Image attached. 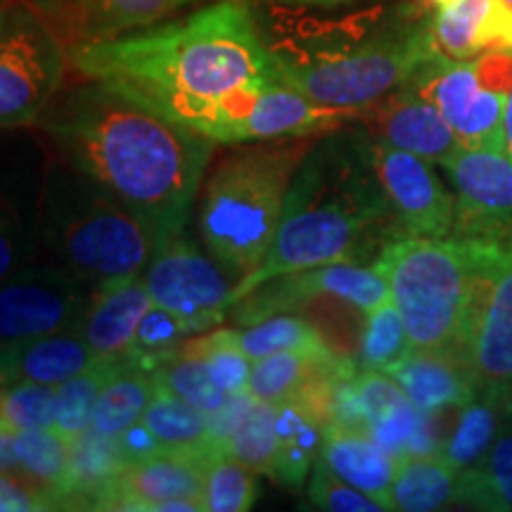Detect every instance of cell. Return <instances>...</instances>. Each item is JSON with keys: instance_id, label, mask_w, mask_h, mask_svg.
<instances>
[{"instance_id": "6da1fadb", "label": "cell", "mask_w": 512, "mask_h": 512, "mask_svg": "<svg viewBox=\"0 0 512 512\" xmlns=\"http://www.w3.org/2000/svg\"><path fill=\"white\" fill-rule=\"evenodd\" d=\"M83 79L100 81L162 117L233 145L268 83L283 81L266 34L240 0H216L176 22L67 50Z\"/></svg>"}, {"instance_id": "7a4b0ae2", "label": "cell", "mask_w": 512, "mask_h": 512, "mask_svg": "<svg viewBox=\"0 0 512 512\" xmlns=\"http://www.w3.org/2000/svg\"><path fill=\"white\" fill-rule=\"evenodd\" d=\"M55 155L159 230L185 228L216 143L100 81L57 91L36 121Z\"/></svg>"}, {"instance_id": "3957f363", "label": "cell", "mask_w": 512, "mask_h": 512, "mask_svg": "<svg viewBox=\"0 0 512 512\" xmlns=\"http://www.w3.org/2000/svg\"><path fill=\"white\" fill-rule=\"evenodd\" d=\"M399 235L406 233L377 181L368 131L323 133L292 178L271 249L235 283L230 306L278 275L377 259Z\"/></svg>"}, {"instance_id": "277c9868", "label": "cell", "mask_w": 512, "mask_h": 512, "mask_svg": "<svg viewBox=\"0 0 512 512\" xmlns=\"http://www.w3.org/2000/svg\"><path fill=\"white\" fill-rule=\"evenodd\" d=\"M266 41L287 86L344 110H366L387 98L437 55L432 15L420 3L294 15L278 38Z\"/></svg>"}, {"instance_id": "5b68a950", "label": "cell", "mask_w": 512, "mask_h": 512, "mask_svg": "<svg viewBox=\"0 0 512 512\" xmlns=\"http://www.w3.org/2000/svg\"><path fill=\"white\" fill-rule=\"evenodd\" d=\"M38 238L53 264L91 290L143 275L162 242L138 211L57 155L38 204Z\"/></svg>"}, {"instance_id": "8992f818", "label": "cell", "mask_w": 512, "mask_h": 512, "mask_svg": "<svg viewBox=\"0 0 512 512\" xmlns=\"http://www.w3.org/2000/svg\"><path fill=\"white\" fill-rule=\"evenodd\" d=\"M311 138L238 143L211 166L202 192L200 233L204 247L228 273L245 278L264 261Z\"/></svg>"}, {"instance_id": "52a82bcc", "label": "cell", "mask_w": 512, "mask_h": 512, "mask_svg": "<svg viewBox=\"0 0 512 512\" xmlns=\"http://www.w3.org/2000/svg\"><path fill=\"white\" fill-rule=\"evenodd\" d=\"M373 266L387 280L413 351H458L477 273L475 242L399 235Z\"/></svg>"}, {"instance_id": "ba28073f", "label": "cell", "mask_w": 512, "mask_h": 512, "mask_svg": "<svg viewBox=\"0 0 512 512\" xmlns=\"http://www.w3.org/2000/svg\"><path fill=\"white\" fill-rule=\"evenodd\" d=\"M67 48L27 0L0 15V131L31 126L62 88Z\"/></svg>"}, {"instance_id": "9c48e42d", "label": "cell", "mask_w": 512, "mask_h": 512, "mask_svg": "<svg viewBox=\"0 0 512 512\" xmlns=\"http://www.w3.org/2000/svg\"><path fill=\"white\" fill-rule=\"evenodd\" d=\"M477 245V273L458 354L482 389L512 392V247Z\"/></svg>"}, {"instance_id": "30bf717a", "label": "cell", "mask_w": 512, "mask_h": 512, "mask_svg": "<svg viewBox=\"0 0 512 512\" xmlns=\"http://www.w3.org/2000/svg\"><path fill=\"white\" fill-rule=\"evenodd\" d=\"M143 280L155 306L188 320L197 335L228 316L233 287L228 271L207 256L185 230L159 242Z\"/></svg>"}, {"instance_id": "8fae6325", "label": "cell", "mask_w": 512, "mask_h": 512, "mask_svg": "<svg viewBox=\"0 0 512 512\" xmlns=\"http://www.w3.org/2000/svg\"><path fill=\"white\" fill-rule=\"evenodd\" d=\"M93 290L57 264H24L0 283V349L79 330Z\"/></svg>"}, {"instance_id": "7c38bea8", "label": "cell", "mask_w": 512, "mask_h": 512, "mask_svg": "<svg viewBox=\"0 0 512 512\" xmlns=\"http://www.w3.org/2000/svg\"><path fill=\"white\" fill-rule=\"evenodd\" d=\"M406 86L437 107L463 147L505 150L503 114L508 93L484 79L477 57L451 60L437 53L406 81Z\"/></svg>"}, {"instance_id": "4fadbf2b", "label": "cell", "mask_w": 512, "mask_h": 512, "mask_svg": "<svg viewBox=\"0 0 512 512\" xmlns=\"http://www.w3.org/2000/svg\"><path fill=\"white\" fill-rule=\"evenodd\" d=\"M456 197L453 238L512 247V157L494 147H460L441 164Z\"/></svg>"}, {"instance_id": "5bb4252c", "label": "cell", "mask_w": 512, "mask_h": 512, "mask_svg": "<svg viewBox=\"0 0 512 512\" xmlns=\"http://www.w3.org/2000/svg\"><path fill=\"white\" fill-rule=\"evenodd\" d=\"M320 297L347 302L354 309L368 313L387 302L389 287L375 266L349 264V261L313 266L266 280L264 285L230 306L228 316L235 323L252 325L275 313L297 311L299 306Z\"/></svg>"}, {"instance_id": "9a60e30c", "label": "cell", "mask_w": 512, "mask_h": 512, "mask_svg": "<svg viewBox=\"0 0 512 512\" xmlns=\"http://www.w3.org/2000/svg\"><path fill=\"white\" fill-rule=\"evenodd\" d=\"M370 162L406 235L448 238L456 221V197L432 164L368 133Z\"/></svg>"}, {"instance_id": "2e32d148", "label": "cell", "mask_w": 512, "mask_h": 512, "mask_svg": "<svg viewBox=\"0 0 512 512\" xmlns=\"http://www.w3.org/2000/svg\"><path fill=\"white\" fill-rule=\"evenodd\" d=\"M209 453H159L126 465L93 496L91 510L200 512Z\"/></svg>"}, {"instance_id": "e0dca14e", "label": "cell", "mask_w": 512, "mask_h": 512, "mask_svg": "<svg viewBox=\"0 0 512 512\" xmlns=\"http://www.w3.org/2000/svg\"><path fill=\"white\" fill-rule=\"evenodd\" d=\"M72 50L152 27L197 0H27Z\"/></svg>"}, {"instance_id": "ac0fdd59", "label": "cell", "mask_w": 512, "mask_h": 512, "mask_svg": "<svg viewBox=\"0 0 512 512\" xmlns=\"http://www.w3.org/2000/svg\"><path fill=\"white\" fill-rule=\"evenodd\" d=\"M361 124L389 145L413 152L430 164H444L463 147L430 100L403 83L387 98L366 107Z\"/></svg>"}, {"instance_id": "d6986e66", "label": "cell", "mask_w": 512, "mask_h": 512, "mask_svg": "<svg viewBox=\"0 0 512 512\" xmlns=\"http://www.w3.org/2000/svg\"><path fill=\"white\" fill-rule=\"evenodd\" d=\"M363 112L366 110L320 105L297 88L287 86L285 81H273L254 98L247 117L235 131L233 145L254 143V140L316 138L339 131L351 121H361Z\"/></svg>"}, {"instance_id": "ffe728a7", "label": "cell", "mask_w": 512, "mask_h": 512, "mask_svg": "<svg viewBox=\"0 0 512 512\" xmlns=\"http://www.w3.org/2000/svg\"><path fill=\"white\" fill-rule=\"evenodd\" d=\"M387 375L401 384L415 408L430 415L460 411L482 392L458 351H413Z\"/></svg>"}, {"instance_id": "44dd1931", "label": "cell", "mask_w": 512, "mask_h": 512, "mask_svg": "<svg viewBox=\"0 0 512 512\" xmlns=\"http://www.w3.org/2000/svg\"><path fill=\"white\" fill-rule=\"evenodd\" d=\"M152 306L143 275L93 290L79 332L98 358H126L140 318Z\"/></svg>"}, {"instance_id": "7402d4cb", "label": "cell", "mask_w": 512, "mask_h": 512, "mask_svg": "<svg viewBox=\"0 0 512 512\" xmlns=\"http://www.w3.org/2000/svg\"><path fill=\"white\" fill-rule=\"evenodd\" d=\"M320 460L344 482L373 498L382 512L394 510L392 484L399 460L384 451L370 434L330 422L323 432Z\"/></svg>"}, {"instance_id": "603a6c76", "label": "cell", "mask_w": 512, "mask_h": 512, "mask_svg": "<svg viewBox=\"0 0 512 512\" xmlns=\"http://www.w3.org/2000/svg\"><path fill=\"white\" fill-rule=\"evenodd\" d=\"M95 358L79 330H62L0 349V377L5 384L36 382L60 387L83 373Z\"/></svg>"}, {"instance_id": "cb8c5ba5", "label": "cell", "mask_w": 512, "mask_h": 512, "mask_svg": "<svg viewBox=\"0 0 512 512\" xmlns=\"http://www.w3.org/2000/svg\"><path fill=\"white\" fill-rule=\"evenodd\" d=\"M275 430L278 463L273 479L287 489H299L320 458L325 420L304 401L290 399L275 403Z\"/></svg>"}, {"instance_id": "d4e9b609", "label": "cell", "mask_w": 512, "mask_h": 512, "mask_svg": "<svg viewBox=\"0 0 512 512\" xmlns=\"http://www.w3.org/2000/svg\"><path fill=\"white\" fill-rule=\"evenodd\" d=\"M510 418L512 392L482 389L467 406L460 408L456 427L446 437L441 456L460 472L477 465Z\"/></svg>"}, {"instance_id": "484cf974", "label": "cell", "mask_w": 512, "mask_h": 512, "mask_svg": "<svg viewBox=\"0 0 512 512\" xmlns=\"http://www.w3.org/2000/svg\"><path fill=\"white\" fill-rule=\"evenodd\" d=\"M460 470L444 456L399 458L392 484L394 510L434 512L458 505Z\"/></svg>"}, {"instance_id": "4316f807", "label": "cell", "mask_w": 512, "mask_h": 512, "mask_svg": "<svg viewBox=\"0 0 512 512\" xmlns=\"http://www.w3.org/2000/svg\"><path fill=\"white\" fill-rule=\"evenodd\" d=\"M458 505L482 512H512V418L486 456L460 472Z\"/></svg>"}, {"instance_id": "83f0119b", "label": "cell", "mask_w": 512, "mask_h": 512, "mask_svg": "<svg viewBox=\"0 0 512 512\" xmlns=\"http://www.w3.org/2000/svg\"><path fill=\"white\" fill-rule=\"evenodd\" d=\"M155 392V375L150 370L133 366L124 358L117 375L102 389L88 430L100 434V437H117V434L140 422Z\"/></svg>"}, {"instance_id": "f1b7e54d", "label": "cell", "mask_w": 512, "mask_h": 512, "mask_svg": "<svg viewBox=\"0 0 512 512\" xmlns=\"http://www.w3.org/2000/svg\"><path fill=\"white\" fill-rule=\"evenodd\" d=\"M140 422L159 441L164 453L183 451L216 456L209 446V415L197 411L195 406L178 399V396L164 392V389L157 387Z\"/></svg>"}, {"instance_id": "f546056e", "label": "cell", "mask_w": 512, "mask_h": 512, "mask_svg": "<svg viewBox=\"0 0 512 512\" xmlns=\"http://www.w3.org/2000/svg\"><path fill=\"white\" fill-rule=\"evenodd\" d=\"M69 451H72L69 441L60 437L53 427L15 434V475L41 491L53 510H57V496L67 479Z\"/></svg>"}, {"instance_id": "4dcf8cb0", "label": "cell", "mask_w": 512, "mask_h": 512, "mask_svg": "<svg viewBox=\"0 0 512 512\" xmlns=\"http://www.w3.org/2000/svg\"><path fill=\"white\" fill-rule=\"evenodd\" d=\"M124 358H95L83 373L57 387L53 430L72 444L76 437L88 432L95 403H98L105 384L117 375Z\"/></svg>"}, {"instance_id": "1f68e13d", "label": "cell", "mask_w": 512, "mask_h": 512, "mask_svg": "<svg viewBox=\"0 0 512 512\" xmlns=\"http://www.w3.org/2000/svg\"><path fill=\"white\" fill-rule=\"evenodd\" d=\"M496 0H453L432 12V38L439 55L472 60L482 55V29Z\"/></svg>"}, {"instance_id": "d6a6232c", "label": "cell", "mask_w": 512, "mask_h": 512, "mask_svg": "<svg viewBox=\"0 0 512 512\" xmlns=\"http://www.w3.org/2000/svg\"><path fill=\"white\" fill-rule=\"evenodd\" d=\"M235 335H238L240 347L249 356V361H259V358L278 354V351L332 349L316 325H311L302 316H290V311L275 313L259 323L247 325L245 330H235Z\"/></svg>"}, {"instance_id": "836d02e7", "label": "cell", "mask_w": 512, "mask_h": 512, "mask_svg": "<svg viewBox=\"0 0 512 512\" xmlns=\"http://www.w3.org/2000/svg\"><path fill=\"white\" fill-rule=\"evenodd\" d=\"M223 456L247 465L256 475H275L278 463V430H275V403L256 401L247 408L233 434L226 441Z\"/></svg>"}, {"instance_id": "e575fe53", "label": "cell", "mask_w": 512, "mask_h": 512, "mask_svg": "<svg viewBox=\"0 0 512 512\" xmlns=\"http://www.w3.org/2000/svg\"><path fill=\"white\" fill-rule=\"evenodd\" d=\"M413 354L401 313L396 311L392 297L366 313L361 344H358V368L392 373L399 363Z\"/></svg>"}, {"instance_id": "d590c367", "label": "cell", "mask_w": 512, "mask_h": 512, "mask_svg": "<svg viewBox=\"0 0 512 512\" xmlns=\"http://www.w3.org/2000/svg\"><path fill=\"white\" fill-rule=\"evenodd\" d=\"M155 384L164 392L178 396L202 413H216L230 401V394L216 384L207 363L202 358L188 354L178 347L174 354L159 363L155 373Z\"/></svg>"}, {"instance_id": "8d00e7d4", "label": "cell", "mask_w": 512, "mask_h": 512, "mask_svg": "<svg viewBox=\"0 0 512 512\" xmlns=\"http://www.w3.org/2000/svg\"><path fill=\"white\" fill-rule=\"evenodd\" d=\"M192 335H197V332L188 320L152 304L140 318L126 361L155 373L159 363H164Z\"/></svg>"}, {"instance_id": "74e56055", "label": "cell", "mask_w": 512, "mask_h": 512, "mask_svg": "<svg viewBox=\"0 0 512 512\" xmlns=\"http://www.w3.org/2000/svg\"><path fill=\"white\" fill-rule=\"evenodd\" d=\"M181 349L207 363L211 377L223 392L230 396L247 392L252 361L242 351L235 330H214L207 335H197L183 342Z\"/></svg>"}, {"instance_id": "f35d334b", "label": "cell", "mask_w": 512, "mask_h": 512, "mask_svg": "<svg viewBox=\"0 0 512 512\" xmlns=\"http://www.w3.org/2000/svg\"><path fill=\"white\" fill-rule=\"evenodd\" d=\"M57 387L36 382H12L0 389V432L19 434L48 430L55 422Z\"/></svg>"}, {"instance_id": "ab89813d", "label": "cell", "mask_w": 512, "mask_h": 512, "mask_svg": "<svg viewBox=\"0 0 512 512\" xmlns=\"http://www.w3.org/2000/svg\"><path fill=\"white\" fill-rule=\"evenodd\" d=\"M256 472L230 456H216L204 467L202 501L209 512H247L256 503Z\"/></svg>"}, {"instance_id": "60d3db41", "label": "cell", "mask_w": 512, "mask_h": 512, "mask_svg": "<svg viewBox=\"0 0 512 512\" xmlns=\"http://www.w3.org/2000/svg\"><path fill=\"white\" fill-rule=\"evenodd\" d=\"M38 238V211L0 192V283L27 264Z\"/></svg>"}, {"instance_id": "b9f144b4", "label": "cell", "mask_w": 512, "mask_h": 512, "mask_svg": "<svg viewBox=\"0 0 512 512\" xmlns=\"http://www.w3.org/2000/svg\"><path fill=\"white\" fill-rule=\"evenodd\" d=\"M309 501L313 508L328 510V512H382L373 498H368L356 486L344 482L342 477L335 475L323 460L313 465L309 475Z\"/></svg>"}, {"instance_id": "7bdbcfd3", "label": "cell", "mask_w": 512, "mask_h": 512, "mask_svg": "<svg viewBox=\"0 0 512 512\" xmlns=\"http://www.w3.org/2000/svg\"><path fill=\"white\" fill-rule=\"evenodd\" d=\"M53 510L48 498L29 482L12 472H0V512H36Z\"/></svg>"}, {"instance_id": "ee69618b", "label": "cell", "mask_w": 512, "mask_h": 512, "mask_svg": "<svg viewBox=\"0 0 512 512\" xmlns=\"http://www.w3.org/2000/svg\"><path fill=\"white\" fill-rule=\"evenodd\" d=\"M15 434L0 432V472H15Z\"/></svg>"}, {"instance_id": "f6af8a7d", "label": "cell", "mask_w": 512, "mask_h": 512, "mask_svg": "<svg viewBox=\"0 0 512 512\" xmlns=\"http://www.w3.org/2000/svg\"><path fill=\"white\" fill-rule=\"evenodd\" d=\"M275 3L299 5V8H337V5L354 3V0H275Z\"/></svg>"}, {"instance_id": "bcb514c9", "label": "cell", "mask_w": 512, "mask_h": 512, "mask_svg": "<svg viewBox=\"0 0 512 512\" xmlns=\"http://www.w3.org/2000/svg\"><path fill=\"white\" fill-rule=\"evenodd\" d=\"M503 136H505V152L512 157V91L505 100V114H503Z\"/></svg>"}, {"instance_id": "7dc6e473", "label": "cell", "mask_w": 512, "mask_h": 512, "mask_svg": "<svg viewBox=\"0 0 512 512\" xmlns=\"http://www.w3.org/2000/svg\"><path fill=\"white\" fill-rule=\"evenodd\" d=\"M427 3L437 10V8H444V5H448V3H453V0H427Z\"/></svg>"}, {"instance_id": "c3c4849f", "label": "cell", "mask_w": 512, "mask_h": 512, "mask_svg": "<svg viewBox=\"0 0 512 512\" xmlns=\"http://www.w3.org/2000/svg\"><path fill=\"white\" fill-rule=\"evenodd\" d=\"M12 3V0H0V15H3V10L8 8V5Z\"/></svg>"}, {"instance_id": "681fc988", "label": "cell", "mask_w": 512, "mask_h": 512, "mask_svg": "<svg viewBox=\"0 0 512 512\" xmlns=\"http://www.w3.org/2000/svg\"><path fill=\"white\" fill-rule=\"evenodd\" d=\"M5 387V382H3V377H0V389H3Z\"/></svg>"}, {"instance_id": "f907efd6", "label": "cell", "mask_w": 512, "mask_h": 512, "mask_svg": "<svg viewBox=\"0 0 512 512\" xmlns=\"http://www.w3.org/2000/svg\"><path fill=\"white\" fill-rule=\"evenodd\" d=\"M510 3H512V0H510Z\"/></svg>"}]
</instances>
